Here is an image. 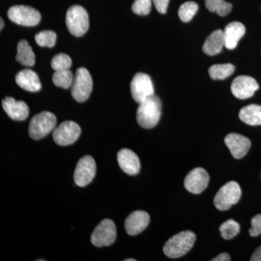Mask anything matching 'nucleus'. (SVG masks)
<instances>
[{
	"label": "nucleus",
	"mask_w": 261,
	"mask_h": 261,
	"mask_svg": "<svg viewBox=\"0 0 261 261\" xmlns=\"http://www.w3.org/2000/svg\"><path fill=\"white\" fill-rule=\"evenodd\" d=\"M149 215L144 211H134L125 221V229L130 236H135L143 231L149 225Z\"/></svg>",
	"instance_id": "nucleus-15"
},
{
	"label": "nucleus",
	"mask_w": 261,
	"mask_h": 261,
	"mask_svg": "<svg viewBox=\"0 0 261 261\" xmlns=\"http://www.w3.org/2000/svg\"><path fill=\"white\" fill-rule=\"evenodd\" d=\"M205 3L207 10L221 17L229 14L232 9V5L224 0H205Z\"/></svg>",
	"instance_id": "nucleus-25"
},
{
	"label": "nucleus",
	"mask_w": 261,
	"mask_h": 261,
	"mask_svg": "<svg viewBox=\"0 0 261 261\" xmlns=\"http://www.w3.org/2000/svg\"><path fill=\"white\" fill-rule=\"evenodd\" d=\"M241 195V188L238 182H228L215 196L214 205L218 210L227 211L231 206L238 203Z\"/></svg>",
	"instance_id": "nucleus-6"
},
{
	"label": "nucleus",
	"mask_w": 261,
	"mask_h": 261,
	"mask_svg": "<svg viewBox=\"0 0 261 261\" xmlns=\"http://www.w3.org/2000/svg\"><path fill=\"white\" fill-rule=\"evenodd\" d=\"M259 89V85L255 79L248 75H240L233 80L231 90L235 97L246 99L252 97Z\"/></svg>",
	"instance_id": "nucleus-12"
},
{
	"label": "nucleus",
	"mask_w": 261,
	"mask_h": 261,
	"mask_svg": "<svg viewBox=\"0 0 261 261\" xmlns=\"http://www.w3.org/2000/svg\"><path fill=\"white\" fill-rule=\"evenodd\" d=\"M208 173L202 168H195L187 175L184 185L187 191L198 195L204 191L208 185Z\"/></svg>",
	"instance_id": "nucleus-13"
},
{
	"label": "nucleus",
	"mask_w": 261,
	"mask_h": 261,
	"mask_svg": "<svg viewBox=\"0 0 261 261\" xmlns=\"http://www.w3.org/2000/svg\"><path fill=\"white\" fill-rule=\"evenodd\" d=\"M251 261H261V246L257 247L254 253L252 254Z\"/></svg>",
	"instance_id": "nucleus-34"
},
{
	"label": "nucleus",
	"mask_w": 261,
	"mask_h": 261,
	"mask_svg": "<svg viewBox=\"0 0 261 261\" xmlns=\"http://www.w3.org/2000/svg\"><path fill=\"white\" fill-rule=\"evenodd\" d=\"M93 88V81L88 70L80 68L75 72L71 86V95L76 102H86Z\"/></svg>",
	"instance_id": "nucleus-5"
},
{
	"label": "nucleus",
	"mask_w": 261,
	"mask_h": 261,
	"mask_svg": "<svg viewBox=\"0 0 261 261\" xmlns=\"http://www.w3.org/2000/svg\"><path fill=\"white\" fill-rule=\"evenodd\" d=\"M130 88L132 97L139 104L154 95L153 83L146 73H137L130 82Z\"/></svg>",
	"instance_id": "nucleus-9"
},
{
	"label": "nucleus",
	"mask_w": 261,
	"mask_h": 261,
	"mask_svg": "<svg viewBox=\"0 0 261 261\" xmlns=\"http://www.w3.org/2000/svg\"><path fill=\"white\" fill-rule=\"evenodd\" d=\"M74 77L69 69L57 70L53 75V82L56 87L64 89L71 87Z\"/></svg>",
	"instance_id": "nucleus-24"
},
{
	"label": "nucleus",
	"mask_w": 261,
	"mask_h": 261,
	"mask_svg": "<svg viewBox=\"0 0 261 261\" xmlns=\"http://www.w3.org/2000/svg\"><path fill=\"white\" fill-rule=\"evenodd\" d=\"M56 123L57 118L53 113L48 111L38 113L33 117L29 123V136L33 140H41L54 130Z\"/></svg>",
	"instance_id": "nucleus-4"
},
{
	"label": "nucleus",
	"mask_w": 261,
	"mask_h": 261,
	"mask_svg": "<svg viewBox=\"0 0 261 261\" xmlns=\"http://www.w3.org/2000/svg\"><path fill=\"white\" fill-rule=\"evenodd\" d=\"M15 59L24 66L32 67L35 64V55L27 40H20L17 47Z\"/></svg>",
	"instance_id": "nucleus-22"
},
{
	"label": "nucleus",
	"mask_w": 261,
	"mask_h": 261,
	"mask_svg": "<svg viewBox=\"0 0 261 261\" xmlns=\"http://www.w3.org/2000/svg\"><path fill=\"white\" fill-rule=\"evenodd\" d=\"M126 261H136L135 259H126Z\"/></svg>",
	"instance_id": "nucleus-36"
},
{
	"label": "nucleus",
	"mask_w": 261,
	"mask_h": 261,
	"mask_svg": "<svg viewBox=\"0 0 261 261\" xmlns=\"http://www.w3.org/2000/svg\"><path fill=\"white\" fill-rule=\"evenodd\" d=\"M152 0H135L132 7V11L139 15H147L150 13Z\"/></svg>",
	"instance_id": "nucleus-30"
},
{
	"label": "nucleus",
	"mask_w": 261,
	"mask_h": 261,
	"mask_svg": "<svg viewBox=\"0 0 261 261\" xmlns=\"http://www.w3.org/2000/svg\"><path fill=\"white\" fill-rule=\"evenodd\" d=\"M82 129L76 123L67 121L63 122L53 130V140L57 145H72L80 138Z\"/></svg>",
	"instance_id": "nucleus-10"
},
{
	"label": "nucleus",
	"mask_w": 261,
	"mask_h": 261,
	"mask_svg": "<svg viewBox=\"0 0 261 261\" xmlns=\"http://www.w3.org/2000/svg\"><path fill=\"white\" fill-rule=\"evenodd\" d=\"M251 228H250V236L257 237L261 234V214L254 216L251 220Z\"/></svg>",
	"instance_id": "nucleus-31"
},
{
	"label": "nucleus",
	"mask_w": 261,
	"mask_h": 261,
	"mask_svg": "<svg viewBox=\"0 0 261 261\" xmlns=\"http://www.w3.org/2000/svg\"><path fill=\"white\" fill-rule=\"evenodd\" d=\"M235 67L230 63L214 65L209 68L211 78L214 80H224L234 72Z\"/></svg>",
	"instance_id": "nucleus-23"
},
{
	"label": "nucleus",
	"mask_w": 261,
	"mask_h": 261,
	"mask_svg": "<svg viewBox=\"0 0 261 261\" xmlns=\"http://www.w3.org/2000/svg\"><path fill=\"white\" fill-rule=\"evenodd\" d=\"M161 99L152 95L140 103L137 111V121L142 128L149 129L159 123L161 116Z\"/></svg>",
	"instance_id": "nucleus-1"
},
{
	"label": "nucleus",
	"mask_w": 261,
	"mask_h": 261,
	"mask_svg": "<svg viewBox=\"0 0 261 261\" xmlns=\"http://www.w3.org/2000/svg\"><path fill=\"white\" fill-rule=\"evenodd\" d=\"M224 142L235 159H243L251 147V142L247 137L236 133L226 136Z\"/></svg>",
	"instance_id": "nucleus-14"
},
{
	"label": "nucleus",
	"mask_w": 261,
	"mask_h": 261,
	"mask_svg": "<svg viewBox=\"0 0 261 261\" xmlns=\"http://www.w3.org/2000/svg\"><path fill=\"white\" fill-rule=\"evenodd\" d=\"M195 233L183 231L170 238L163 247V252L170 258H178L190 251L195 243Z\"/></svg>",
	"instance_id": "nucleus-2"
},
{
	"label": "nucleus",
	"mask_w": 261,
	"mask_h": 261,
	"mask_svg": "<svg viewBox=\"0 0 261 261\" xmlns=\"http://www.w3.org/2000/svg\"><path fill=\"white\" fill-rule=\"evenodd\" d=\"M199 6L195 2L190 1L182 4L178 9V14L182 22L187 23L192 20V18L198 11Z\"/></svg>",
	"instance_id": "nucleus-27"
},
{
	"label": "nucleus",
	"mask_w": 261,
	"mask_h": 261,
	"mask_svg": "<svg viewBox=\"0 0 261 261\" xmlns=\"http://www.w3.org/2000/svg\"><path fill=\"white\" fill-rule=\"evenodd\" d=\"M1 20H0V22H1V25H0V29H3V27H4V21H3V18H0Z\"/></svg>",
	"instance_id": "nucleus-35"
},
{
	"label": "nucleus",
	"mask_w": 261,
	"mask_h": 261,
	"mask_svg": "<svg viewBox=\"0 0 261 261\" xmlns=\"http://www.w3.org/2000/svg\"><path fill=\"white\" fill-rule=\"evenodd\" d=\"M15 82L20 88L28 92H37L42 89V84L37 73L32 70L24 69L19 71L15 75Z\"/></svg>",
	"instance_id": "nucleus-18"
},
{
	"label": "nucleus",
	"mask_w": 261,
	"mask_h": 261,
	"mask_svg": "<svg viewBox=\"0 0 261 261\" xmlns=\"http://www.w3.org/2000/svg\"><path fill=\"white\" fill-rule=\"evenodd\" d=\"M219 230L221 237L224 240H230L240 233V226L234 220L229 219L221 225Z\"/></svg>",
	"instance_id": "nucleus-26"
},
{
	"label": "nucleus",
	"mask_w": 261,
	"mask_h": 261,
	"mask_svg": "<svg viewBox=\"0 0 261 261\" xmlns=\"http://www.w3.org/2000/svg\"><path fill=\"white\" fill-rule=\"evenodd\" d=\"M116 226L111 219H104L94 228L91 242L97 247L110 246L116 239Z\"/></svg>",
	"instance_id": "nucleus-8"
},
{
	"label": "nucleus",
	"mask_w": 261,
	"mask_h": 261,
	"mask_svg": "<svg viewBox=\"0 0 261 261\" xmlns=\"http://www.w3.org/2000/svg\"><path fill=\"white\" fill-rule=\"evenodd\" d=\"M65 23L72 35L82 37L88 31L89 15L87 10L80 5H73L67 10Z\"/></svg>",
	"instance_id": "nucleus-3"
},
{
	"label": "nucleus",
	"mask_w": 261,
	"mask_h": 261,
	"mask_svg": "<svg viewBox=\"0 0 261 261\" xmlns=\"http://www.w3.org/2000/svg\"><path fill=\"white\" fill-rule=\"evenodd\" d=\"M96 170V163L92 156L86 155L82 158L77 163L73 175L75 185L81 187L88 185L95 176Z\"/></svg>",
	"instance_id": "nucleus-11"
},
{
	"label": "nucleus",
	"mask_w": 261,
	"mask_h": 261,
	"mask_svg": "<svg viewBox=\"0 0 261 261\" xmlns=\"http://www.w3.org/2000/svg\"><path fill=\"white\" fill-rule=\"evenodd\" d=\"M170 0H152L156 9L161 14H165L167 12Z\"/></svg>",
	"instance_id": "nucleus-32"
},
{
	"label": "nucleus",
	"mask_w": 261,
	"mask_h": 261,
	"mask_svg": "<svg viewBox=\"0 0 261 261\" xmlns=\"http://www.w3.org/2000/svg\"><path fill=\"white\" fill-rule=\"evenodd\" d=\"M224 37L225 47L233 49L238 46L239 41L245 35L246 29L245 25L240 22H231L224 28Z\"/></svg>",
	"instance_id": "nucleus-19"
},
{
	"label": "nucleus",
	"mask_w": 261,
	"mask_h": 261,
	"mask_svg": "<svg viewBox=\"0 0 261 261\" xmlns=\"http://www.w3.org/2000/svg\"><path fill=\"white\" fill-rule=\"evenodd\" d=\"M3 108L14 121H24L28 118L29 108L23 101H16L14 98L7 97L3 100Z\"/></svg>",
	"instance_id": "nucleus-17"
},
{
	"label": "nucleus",
	"mask_w": 261,
	"mask_h": 261,
	"mask_svg": "<svg viewBox=\"0 0 261 261\" xmlns=\"http://www.w3.org/2000/svg\"><path fill=\"white\" fill-rule=\"evenodd\" d=\"M8 17L13 23L23 27H35L40 22V13L32 7L15 5L8 12Z\"/></svg>",
	"instance_id": "nucleus-7"
},
{
	"label": "nucleus",
	"mask_w": 261,
	"mask_h": 261,
	"mask_svg": "<svg viewBox=\"0 0 261 261\" xmlns=\"http://www.w3.org/2000/svg\"><path fill=\"white\" fill-rule=\"evenodd\" d=\"M212 261H229L231 260V257L226 252H223V253L220 254L217 257L213 258Z\"/></svg>",
	"instance_id": "nucleus-33"
},
{
	"label": "nucleus",
	"mask_w": 261,
	"mask_h": 261,
	"mask_svg": "<svg viewBox=\"0 0 261 261\" xmlns=\"http://www.w3.org/2000/svg\"><path fill=\"white\" fill-rule=\"evenodd\" d=\"M34 38L39 47L51 48L56 44L57 34L53 31H42L36 34Z\"/></svg>",
	"instance_id": "nucleus-28"
},
{
	"label": "nucleus",
	"mask_w": 261,
	"mask_h": 261,
	"mask_svg": "<svg viewBox=\"0 0 261 261\" xmlns=\"http://www.w3.org/2000/svg\"><path fill=\"white\" fill-rule=\"evenodd\" d=\"M71 65V58L65 53L56 55L51 61V68L56 71L69 69Z\"/></svg>",
	"instance_id": "nucleus-29"
},
{
	"label": "nucleus",
	"mask_w": 261,
	"mask_h": 261,
	"mask_svg": "<svg viewBox=\"0 0 261 261\" xmlns=\"http://www.w3.org/2000/svg\"><path fill=\"white\" fill-rule=\"evenodd\" d=\"M118 165L123 172L135 176L140 172V161L138 156L129 149H122L118 152Z\"/></svg>",
	"instance_id": "nucleus-16"
},
{
	"label": "nucleus",
	"mask_w": 261,
	"mask_h": 261,
	"mask_svg": "<svg viewBox=\"0 0 261 261\" xmlns=\"http://www.w3.org/2000/svg\"><path fill=\"white\" fill-rule=\"evenodd\" d=\"M224 47H225L224 32L221 29H218L211 33L206 39L202 46V51L207 56H216L221 53Z\"/></svg>",
	"instance_id": "nucleus-20"
},
{
	"label": "nucleus",
	"mask_w": 261,
	"mask_h": 261,
	"mask_svg": "<svg viewBox=\"0 0 261 261\" xmlns=\"http://www.w3.org/2000/svg\"><path fill=\"white\" fill-rule=\"evenodd\" d=\"M240 119L250 126L261 125V106L249 105L240 110Z\"/></svg>",
	"instance_id": "nucleus-21"
}]
</instances>
